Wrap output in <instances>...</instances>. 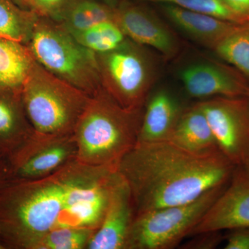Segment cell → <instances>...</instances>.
<instances>
[{"instance_id": "6da1fadb", "label": "cell", "mask_w": 249, "mask_h": 249, "mask_svg": "<svg viewBox=\"0 0 249 249\" xmlns=\"http://www.w3.org/2000/svg\"><path fill=\"white\" fill-rule=\"evenodd\" d=\"M121 178L116 166L75 160L45 178L5 180L0 186V242L28 249L36 238L61 229L97 230Z\"/></svg>"}, {"instance_id": "7a4b0ae2", "label": "cell", "mask_w": 249, "mask_h": 249, "mask_svg": "<svg viewBox=\"0 0 249 249\" xmlns=\"http://www.w3.org/2000/svg\"><path fill=\"white\" fill-rule=\"evenodd\" d=\"M235 167L219 150L199 153L165 140L137 142L118 170L130 188L137 214L196 200L227 184Z\"/></svg>"}, {"instance_id": "3957f363", "label": "cell", "mask_w": 249, "mask_h": 249, "mask_svg": "<svg viewBox=\"0 0 249 249\" xmlns=\"http://www.w3.org/2000/svg\"><path fill=\"white\" fill-rule=\"evenodd\" d=\"M143 108L123 107L103 88L91 96L73 135L76 160L91 166L118 167L137 144Z\"/></svg>"}, {"instance_id": "277c9868", "label": "cell", "mask_w": 249, "mask_h": 249, "mask_svg": "<svg viewBox=\"0 0 249 249\" xmlns=\"http://www.w3.org/2000/svg\"><path fill=\"white\" fill-rule=\"evenodd\" d=\"M21 96L34 132L43 135L73 133L91 98L54 76L36 60Z\"/></svg>"}, {"instance_id": "5b68a950", "label": "cell", "mask_w": 249, "mask_h": 249, "mask_svg": "<svg viewBox=\"0 0 249 249\" xmlns=\"http://www.w3.org/2000/svg\"><path fill=\"white\" fill-rule=\"evenodd\" d=\"M26 45L46 70L89 96L102 88L96 53L60 23L39 16Z\"/></svg>"}, {"instance_id": "8992f818", "label": "cell", "mask_w": 249, "mask_h": 249, "mask_svg": "<svg viewBox=\"0 0 249 249\" xmlns=\"http://www.w3.org/2000/svg\"><path fill=\"white\" fill-rule=\"evenodd\" d=\"M101 86L123 107H144L155 80V64L143 46L126 40L117 48L96 53Z\"/></svg>"}, {"instance_id": "52a82bcc", "label": "cell", "mask_w": 249, "mask_h": 249, "mask_svg": "<svg viewBox=\"0 0 249 249\" xmlns=\"http://www.w3.org/2000/svg\"><path fill=\"white\" fill-rule=\"evenodd\" d=\"M228 183L209 190L191 202L136 214L127 249L175 248L184 237L191 235Z\"/></svg>"}, {"instance_id": "ba28073f", "label": "cell", "mask_w": 249, "mask_h": 249, "mask_svg": "<svg viewBox=\"0 0 249 249\" xmlns=\"http://www.w3.org/2000/svg\"><path fill=\"white\" fill-rule=\"evenodd\" d=\"M197 104L219 151L236 166L242 165L249 152L248 98L217 96Z\"/></svg>"}, {"instance_id": "9c48e42d", "label": "cell", "mask_w": 249, "mask_h": 249, "mask_svg": "<svg viewBox=\"0 0 249 249\" xmlns=\"http://www.w3.org/2000/svg\"><path fill=\"white\" fill-rule=\"evenodd\" d=\"M73 133L65 135L33 134L26 143L7 160V180H34L55 173L76 160Z\"/></svg>"}, {"instance_id": "30bf717a", "label": "cell", "mask_w": 249, "mask_h": 249, "mask_svg": "<svg viewBox=\"0 0 249 249\" xmlns=\"http://www.w3.org/2000/svg\"><path fill=\"white\" fill-rule=\"evenodd\" d=\"M245 227H249V174L236 166L225 189L190 235Z\"/></svg>"}, {"instance_id": "8fae6325", "label": "cell", "mask_w": 249, "mask_h": 249, "mask_svg": "<svg viewBox=\"0 0 249 249\" xmlns=\"http://www.w3.org/2000/svg\"><path fill=\"white\" fill-rule=\"evenodd\" d=\"M114 21L129 40L172 58L178 53V41L172 31L150 9L129 0L115 8Z\"/></svg>"}, {"instance_id": "7c38bea8", "label": "cell", "mask_w": 249, "mask_h": 249, "mask_svg": "<svg viewBox=\"0 0 249 249\" xmlns=\"http://www.w3.org/2000/svg\"><path fill=\"white\" fill-rule=\"evenodd\" d=\"M180 79L187 93L195 98L247 97L249 80L231 66L201 62L183 68Z\"/></svg>"}, {"instance_id": "4fadbf2b", "label": "cell", "mask_w": 249, "mask_h": 249, "mask_svg": "<svg viewBox=\"0 0 249 249\" xmlns=\"http://www.w3.org/2000/svg\"><path fill=\"white\" fill-rule=\"evenodd\" d=\"M135 216L130 188L121 176L111 195L101 226L93 234L87 249H127Z\"/></svg>"}, {"instance_id": "5bb4252c", "label": "cell", "mask_w": 249, "mask_h": 249, "mask_svg": "<svg viewBox=\"0 0 249 249\" xmlns=\"http://www.w3.org/2000/svg\"><path fill=\"white\" fill-rule=\"evenodd\" d=\"M146 101L137 142L168 140L184 109L178 100L165 89L154 93Z\"/></svg>"}, {"instance_id": "9a60e30c", "label": "cell", "mask_w": 249, "mask_h": 249, "mask_svg": "<svg viewBox=\"0 0 249 249\" xmlns=\"http://www.w3.org/2000/svg\"><path fill=\"white\" fill-rule=\"evenodd\" d=\"M34 134L21 93L0 90V154L9 160Z\"/></svg>"}, {"instance_id": "2e32d148", "label": "cell", "mask_w": 249, "mask_h": 249, "mask_svg": "<svg viewBox=\"0 0 249 249\" xmlns=\"http://www.w3.org/2000/svg\"><path fill=\"white\" fill-rule=\"evenodd\" d=\"M163 11L175 27L195 40L212 49L239 25L175 5L163 4Z\"/></svg>"}, {"instance_id": "e0dca14e", "label": "cell", "mask_w": 249, "mask_h": 249, "mask_svg": "<svg viewBox=\"0 0 249 249\" xmlns=\"http://www.w3.org/2000/svg\"><path fill=\"white\" fill-rule=\"evenodd\" d=\"M168 140L191 152L204 153L219 150L209 122L197 103L183 110Z\"/></svg>"}, {"instance_id": "ac0fdd59", "label": "cell", "mask_w": 249, "mask_h": 249, "mask_svg": "<svg viewBox=\"0 0 249 249\" xmlns=\"http://www.w3.org/2000/svg\"><path fill=\"white\" fill-rule=\"evenodd\" d=\"M35 62L26 44L0 37V90L21 93Z\"/></svg>"}, {"instance_id": "d6986e66", "label": "cell", "mask_w": 249, "mask_h": 249, "mask_svg": "<svg viewBox=\"0 0 249 249\" xmlns=\"http://www.w3.org/2000/svg\"><path fill=\"white\" fill-rule=\"evenodd\" d=\"M115 8L96 0H72L60 24L70 32L84 30L103 21L114 20Z\"/></svg>"}, {"instance_id": "ffe728a7", "label": "cell", "mask_w": 249, "mask_h": 249, "mask_svg": "<svg viewBox=\"0 0 249 249\" xmlns=\"http://www.w3.org/2000/svg\"><path fill=\"white\" fill-rule=\"evenodd\" d=\"M39 16L11 0H0V37L27 44Z\"/></svg>"}, {"instance_id": "44dd1931", "label": "cell", "mask_w": 249, "mask_h": 249, "mask_svg": "<svg viewBox=\"0 0 249 249\" xmlns=\"http://www.w3.org/2000/svg\"><path fill=\"white\" fill-rule=\"evenodd\" d=\"M213 50L249 80V22L239 24Z\"/></svg>"}, {"instance_id": "7402d4cb", "label": "cell", "mask_w": 249, "mask_h": 249, "mask_svg": "<svg viewBox=\"0 0 249 249\" xmlns=\"http://www.w3.org/2000/svg\"><path fill=\"white\" fill-rule=\"evenodd\" d=\"M70 34L82 45L96 53L114 50L127 38L114 20L103 21L84 30Z\"/></svg>"}, {"instance_id": "603a6c76", "label": "cell", "mask_w": 249, "mask_h": 249, "mask_svg": "<svg viewBox=\"0 0 249 249\" xmlns=\"http://www.w3.org/2000/svg\"><path fill=\"white\" fill-rule=\"evenodd\" d=\"M96 230L61 229L46 232L36 238L28 249H85Z\"/></svg>"}, {"instance_id": "cb8c5ba5", "label": "cell", "mask_w": 249, "mask_h": 249, "mask_svg": "<svg viewBox=\"0 0 249 249\" xmlns=\"http://www.w3.org/2000/svg\"><path fill=\"white\" fill-rule=\"evenodd\" d=\"M149 2L175 5L182 9L210 15L235 24H245L221 0H141Z\"/></svg>"}, {"instance_id": "d4e9b609", "label": "cell", "mask_w": 249, "mask_h": 249, "mask_svg": "<svg viewBox=\"0 0 249 249\" xmlns=\"http://www.w3.org/2000/svg\"><path fill=\"white\" fill-rule=\"evenodd\" d=\"M194 236L189 242L182 245L183 249H213L220 245L224 237L220 231L201 232Z\"/></svg>"}, {"instance_id": "484cf974", "label": "cell", "mask_w": 249, "mask_h": 249, "mask_svg": "<svg viewBox=\"0 0 249 249\" xmlns=\"http://www.w3.org/2000/svg\"><path fill=\"white\" fill-rule=\"evenodd\" d=\"M40 7L42 16L60 22L72 0H36Z\"/></svg>"}, {"instance_id": "4316f807", "label": "cell", "mask_w": 249, "mask_h": 249, "mask_svg": "<svg viewBox=\"0 0 249 249\" xmlns=\"http://www.w3.org/2000/svg\"><path fill=\"white\" fill-rule=\"evenodd\" d=\"M225 239V249H249V227L230 230Z\"/></svg>"}, {"instance_id": "83f0119b", "label": "cell", "mask_w": 249, "mask_h": 249, "mask_svg": "<svg viewBox=\"0 0 249 249\" xmlns=\"http://www.w3.org/2000/svg\"><path fill=\"white\" fill-rule=\"evenodd\" d=\"M244 22H249V0H221Z\"/></svg>"}, {"instance_id": "f1b7e54d", "label": "cell", "mask_w": 249, "mask_h": 249, "mask_svg": "<svg viewBox=\"0 0 249 249\" xmlns=\"http://www.w3.org/2000/svg\"><path fill=\"white\" fill-rule=\"evenodd\" d=\"M15 4L20 6L22 9L29 10V11H34L39 16H42L40 7L38 4L36 2V0H11Z\"/></svg>"}, {"instance_id": "f546056e", "label": "cell", "mask_w": 249, "mask_h": 249, "mask_svg": "<svg viewBox=\"0 0 249 249\" xmlns=\"http://www.w3.org/2000/svg\"><path fill=\"white\" fill-rule=\"evenodd\" d=\"M8 178L7 160L0 154V186Z\"/></svg>"}, {"instance_id": "4dcf8cb0", "label": "cell", "mask_w": 249, "mask_h": 249, "mask_svg": "<svg viewBox=\"0 0 249 249\" xmlns=\"http://www.w3.org/2000/svg\"><path fill=\"white\" fill-rule=\"evenodd\" d=\"M96 1L105 3V4L109 5L111 7L116 8V6L121 2V0H96Z\"/></svg>"}, {"instance_id": "1f68e13d", "label": "cell", "mask_w": 249, "mask_h": 249, "mask_svg": "<svg viewBox=\"0 0 249 249\" xmlns=\"http://www.w3.org/2000/svg\"><path fill=\"white\" fill-rule=\"evenodd\" d=\"M239 166H242L249 174V152L247 154V157H245L243 163H242V165H239Z\"/></svg>"}, {"instance_id": "d6a6232c", "label": "cell", "mask_w": 249, "mask_h": 249, "mask_svg": "<svg viewBox=\"0 0 249 249\" xmlns=\"http://www.w3.org/2000/svg\"><path fill=\"white\" fill-rule=\"evenodd\" d=\"M247 98H248V99H249V92L248 96H247Z\"/></svg>"}]
</instances>
